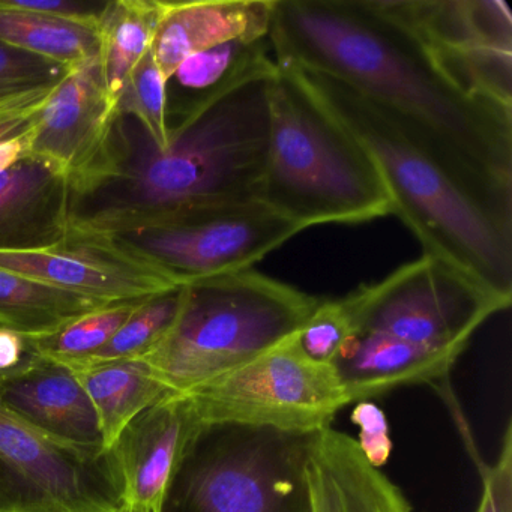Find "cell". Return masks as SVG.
Segmentation results:
<instances>
[{"label": "cell", "mask_w": 512, "mask_h": 512, "mask_svg": "<svg viewBox=\"0 0 512 512\" xmlns=\"http://www.w3.org/2000/svg\"><path fill=\"white\" fill-rule=\"evenodd\" d=\"M269 40L275 62L352 86L512 224V107L455 88L373 0H274Z\"/></svg>", "instance_id": "1"}, {"label": "cell", "mask_w": 512, "mask_h": 512, "mask_svg": "<svg viewBox=\"0 0 512 512\" xmlns=\"http://www.w3.org/2000/svg\"><path fill=\"white\" fill-rule=\"evenodd\" d=\"M274 74L170 128L164 149L136 119L119 115L104 160L71 188L70 232L106 236L262 203Z\"/></svg>", "instance_id": "2"}, {"label": "cell", "mask_w": 512, "mask_h": 512, "mask_svg": "<svg viewBox=\"0 0 512 512\" xmlns=\"http://www.w3.org/2000/svg\"><path fill=\"white\" fill-rule=\"evenodd\" d=\"M298 70L367 149L385 182L392 214L412 230L424 254L449 263L511 305L512 224L485 208L421 143L352 86Z\"/></svg>", "instance_id": "3"}, {"label": "cell", "mask_w": 512, "mask_h": 512, "mask_svg": "<svg viewBox=\"0 0 512 512\" xmlns=\"http://www.w3.org/2000/svg\"><path fill=\"white\" fill-rule=\"evenodd\" d=\"M262 203L302 229L359 224L392 214L382 175L362 143L325 106L298 68L278 64Z\"/></svg>", "instance_id": "4"}, {"label": "cell", "mask_w": 512, "mask_h": 512, "mask_svg": "<svg viewBox=\"0 0 512 512\" xmlns=\"http://www.w3.org/2000/svg\"><path fill=\"white\" fill-rule=\"evenodd\" d=\"M184 289L178 320L145 358L175 395L188 394L292 337L320 302L253 268Z\"/></svg>", "instance_id": "5"}, {"label": "cell", "mask_w": 512, "mask_h": 512, "mask_svg": "<svg viewBox=\"0 0 512 512\" xmlns=\"http://www.w3.org/2000/svg\"><path fill=\"white\" fill-rule=\"evenodd\" d=\"M314 434L203 425L161 512H310L305 463Z\"/></svg>", "instance_id": "6"}, {"label": "cell", "mask_w": 512, "mask_h": 512, "mask_svg": "<svg viewBox=\"0 0 512 512\" xmlns=\"http://www.w3.org/2000/svg\"><path fill=\"white\" fill-rule=\"evenodd\" d=\"M353 332L461 355L476 329L509 304L436 257L395 269L341 299Z\"/></svg>", "instance_id": "7"}, {"label": "cell", "mask_w": 512, "mask_h": 512, "mask_svg": "<svg viewBox=\"0 0 512 512\" xmlns=\"http://www.w3.org/2000/svg\"><path fill=\"white\" fill-rule=\"evenodd\" d=\"M296 334L248 364L182 394L190 398L202 424L301 434L331 427L349 398L334 365L308 358Z\"/></svg>", "instance_id": "8"}, {"label": "cell", "mask_w": 512, "mask_h": 512, "mask_svg": "<svg viewBox=\"0 0 512 512\" xmlns=\"http://www.w3.org/2000/svg\"><path fill=\"white\" fill-rule=\"evenodd\" d=\"M263 203L224 206L98 239L178 286L253 268L302 232ZM76 235V233H74Z\"/></svg>", "instance_id": "9"}, {"label": "cell", "mask_w": 512, "mask_h": 512, "mask_svg": "<svg viewBox=\"0 0 512 512\" xmlns=\"http://www.w3.org/2000/svg\"><path fill=\"white\" fill-rule=\"evenodd\" d=\"M127 506L112 448L56 439L0 404V512H121Z\"/></svg>", "instance_id": "10"}, {"label": "cell", "mask_w": 512, "mask_h": 512, "mask_svg": "<svg viewBox=\"0 0 512 512\" xmlns=\"http://www.w3.org/2000/svg\"><path fill=\"white\" fill-rule=\"evenodd\" d=\"M118 116L98 58L86 62L59 83L38 113L29 155L55 164L73 188L104 160Z\"/></svg>", "instance_id": "11"}, {"label": "cell", "mask_w": 512, "mask_h": 512, "mask_svg": "<svg viewBox=\"0 0 512 512\" xmlns=\"http://www.w3.org/2000/svg\"><path fill=\"white\" fill-rule=\"evenodd\" d=\"M0 269L107 304L140 301L178 286L104 242L71 232L65 244L49 250L0 253Z\"/></svg>", "instance_id": "12"}, {"label": "cell", "mask_w": 512, "mask_h": 512, "mask_svg": "<svg viewBox=\"0 0 512 512\" xmlns=\"http://www.w3.org/2000/svg\"><path fill=\"white\" fill-rule=\"evenodd\" d=\"M203 425L187 395L164 398L128 422L112 446L128 506L163 511L170 484Z\"/></svg>", "instance_id": "13"}, {"label": "cell", "mask_w": 512, "mask_h": 512, "mask_svg": "<svg viewBox=\"0 0 512 512\" xmlns=\"http://www.w3.org/2000/svg\"><path fill=\"white\" fill-rule=\"evenodd\" d=\"M70 217L71 182L55 164L28 154L0 172V253L65 244Z\"/></svg>", "instance_id": "14"}, {"label": "cell", "mask_w": 512, "mask_h": 512, "mask_svg": "<svg viewBox=\"0 0 512 512\" xmlns=\"http://www.w3.org/2000/svg\"><path fill=\"white\" fill-rule=\"evenodd\" d=\"M310 512H412L407 497L358 442L332 427L317 431L305 463Z\"/></svg>", "instance_id": "15"}, {"label": "cell", "mask_w": 512, "mask_h": 512, "mask_svg": "<svg viewBox=\"0 0 512 512\" xmlns=\"http://www.w3.org/2000/svg\"><path fill=\"white\" fill-rule=\"evenodd\" d=\"M0 404L56 439L106 448L88 392L62 362L40 356L26 370L0 379Z\"/></svg>", "instance_id": "16"}, {"label": "cell", "mask_w": 512, "mask_h": 512, "mask_svg": "<svg viewBox=\"0 0 512 512\" xmlns=\"http://www.w3.org/2000/svg\"><path fill=\"white\" fill-rule=\"evenodd\" d=\"M274 0L163 2L151 52L164 79L196 53L244 38L268 37Z\"/></svg>", "instance_id": "17"}, {"label": "cell", "mask_w": 512, "mask_h": 512, "mask_svg": "<svg viewBox=\"0 0 512 512\" xmlns=\"http://www.w3.org/2000/svg\"><path fill=\"white\" fill-rule=\"evenodd\" d=\"M460 355L404 343L371 332H353L334 359L349 403L370 401L401 386L445 380Z\"/></svg>", "instance_id": "18"}, {"label": "cell", "mask_w": 512, "mask_h": 512, "mask_svg": "<svg viewBox=\"0 0 512 512\" xmlns=\"http://www.w3.org/2000/svg\"><path fill=\"white\" fill-rule=\"evenodd\" d=\"M428 50L512 52V14L503 0H373Z\"/></svg>", "instance_id": "19"}, {"label": "cell", "mask_w": 512, "mask_h": 512, "mask_svg": "<svg viewBox=\"0 0 512 512\" xmlns=\"http://www.w3.org/2000/svg\"><path fill=\"white\" fill-rule=\"evenodd\" d=\"M271 40L244 38L185 59L167 80V124H182L259 77L275 73Z\"/></svg>", "instance_id": "20"}, {"label": "cell", "mask_w": 512, "mask_h": 512, "mask_svg": "<svg viewBox=\"0 0 512 512\" xmlns=\"http://www.w3.org/2000/svg\"><path fill=\"white\" fill-rule=\"evenodd\" d=\"M71 368L91 398L106 448H112L140 412L175 395L145 359L86 362Z\"/></svg>", "instance_id": "21"}, {"label": "cell", "mask_w": 512, "mask_h": 512, "mask_svg": "<svg viewBox=\"0 0 512 512\" xmlns=\"http://www.w3.org/2000/svg\"><path fill=\"white\" fill-rule=\"evenodd\" d=\"M107 302L0 269V326L28 338L64 328Z\"/></svg>", "instance_id": "22"}, {"label": "cell", "mask_w": 512, "mask_h": 512, "mask_svg": "<svg viewBox=\"0 0 512 512\" xmlns=\"http://www.w3.org/2000/svg\"><path fill=\"white\" fill-rule=\"evenodd\" d=\"M160 16L161 0H113L98 23V62L116 101L131 71L151 50Z\"/></svg>", "instance_id": "23"}, {"label": "cell", "mask_w": 512, "mask_h": 512, "mask_svg": "<svg viewBox=\"0 0 512 512\" xmlns=\"http://www.w3.org/2000/svg\"><path fill=\"white\" fill-rule=\"evenodd\" d=\"M0 41L70 68L94 61L100 55L98 26L2 4Z\"/></svg>", "instance_id": "24"}, {"label": "cell", "mask_w": 512, "mask_h": 512, "mask_svg": "<svg viewBox=\"0 0 512 512\" xmlns=\"http://www.w3.org/2000/svg\"><path fill=\"white\" fill-rule=\"evenodd\" d=\"M427 52L443 76L464 94L512 107V52L488 47Z\"/></svg>", "instance_id": "25"}, {"label": "cell", "mask_w": 512, "mask_h": 512, "mask_svg": "<svg viewBox=\"0 0 512 512\" xmlns=\"http://www.w3.org/2000/svg\"><path fill=\"white\" fill-rule=\"evenodd\" d=\"M184 290V286H176L143 299L115 337L86 362L145 359L157 349L178 320L184 302Z\"/></svg>", "instance_id": "26"}, {"label": "cell", "mask_w": 512, "mask_h": 512, "mask_svg": "<svg viewBox=\"0 0 512 512\" xmlns=\"http://www.w3.org/2000/svg\"><path fill=\"white\" fill-rule=\"evenodd\" d=\"M151 298V296H149ZM140 301L113 302L65 325L53 334L31 338L44 358L73 367L89 361L119 331Z\"/></svg>", "instance_id": "27"}, {"label": "cell", "mask_w": 512, "mask_h": 512, "mask_svg": "<svg viewBox=\"0 0 512 512\" xmlns=\"http://www.w3.org/2000/svg\"><path fill=\"white\" fill-rule=\"evenodd\" d=\"M118 112L136 119L158 149L166 148L169 143L167 80L151 50L128 76L119 95Z\"/></svg>", "instance_id": "28"}, {"label": "cell", "mask_w": 512, "mask_h": 512, "mask_svg": "<svg viewBox=\"0 0 512 512\" xmlns=\"http://www.w3.org/2000/svg\"><path fill=\"white\" fill-rule=\"evenodd\" d=\"M73 70L0 41V107L53 91Z\"/></svg>", "instance_id": "29"}, {"label": "cell", "mask_w": 512, "mask_h": 512, "mask_svg": "<svg viewBox=\"0 0 512 512\" xmlns=\"http://www.w3.org/2000/svg\"><path fill=\"white\" fill-rule=\"evenodd\" d=\"M350 335L352 325L341 299H320L316 310L310 314L307 322L296 334V340L308 358L320 364H332Z\"/></svg>", "instance_id": "30"}, {"label": "cell", "mask_w": 512, "mask_h": 512, "mask_svg": "<svg viewBox=\"0 0 512 512\" xmlns=\"http://www.w3.org/2000/svg\"><path fill=\"white\" fill-rule=\"evenodd\" d=\"M476 512H512V427L503 434L493 466L482 467V494Z\"/></svg>", "instance_id": "31"}, {"label": "cell", "mask_w": 512, "mask_h": 512, "mask_svg": "<svg viewBox=\"0 0 512 512\" xmlns=\"http://www.w3.org/2000/svg\"><path fill=\"white\" fill-rule=\"evenodd\" d=\"M352 421L359 427V439L356 442L365 460L376 469H382L392 452L385 413L370 401H359L353 409Z\"/></svg>", "instance_id": "32"}, {"label": "cell", "mask_w": 512, "mask_h": 512, "mask_svg": "<svg viewBox=\"0 0 512 512\" xmlns=\"http://www.w3.org/2000/svg\"><path fill=\"white\" fill-rule=\"evenodd\" d=\"M0 4L17 8V10L47 14V16L95 26H98L109 7V2H80V0H0Z\"/></svg>", "instance_id": "33"}, {"label": "cell", "mask_w": 512, "mask_h": 512, "mask_svg": "<svg viewBox=\"0 0 512 512\" xmlns=\"http://www.w3.org/2000/svg\"><path fill=\"white\" fill-rule=\"evenodd\" d=\"M40 356L31 338L0 326V379L26 370Z\"/></svg>", "instance_id": "34"}, {"label": "cell", "mask_w": 512, "mask_h": 512, "mask_svg": "<svg viewBox=\"0 0 512 512\" xmlns=\"http://www.w3.org/2000/svg\"><path fill=\"white\" fill-rule=\"evenodd\" d=\"M29 154V133L0 143V172L10 169L11 166Z\"/></svg>", "instance_id": "35"}, {"label": "cell", "mask_w": 512, "mask_h": 512, "mask_svg": "<svg viewBox=\"0 0 512 512\" xmlns=\"http://www.w3.org/2000/svg\"><path fill=\"white\" fill-rule=\"evenodd\" d=\"M121 512H149V511H145V509H140V508H133V506H127V508H125L124 511H121Z\"/></svg>", "instance_id": "36"}]
</instances>
